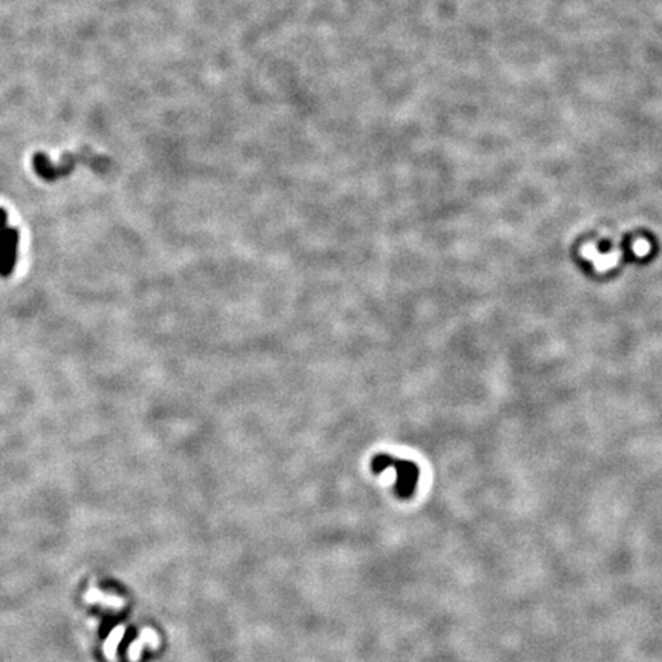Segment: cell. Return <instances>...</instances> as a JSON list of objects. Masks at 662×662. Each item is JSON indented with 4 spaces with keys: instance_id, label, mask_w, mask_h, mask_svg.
Listing matches in <instances>:
<instances>
[{
    "instance_id": "obj_2",
    "label": "cell",
    "mask_w": 662,
    "mask_h": 662,
    "mask_svg": "<svg viewBox=\"0 0 662 662\" xmlns=\"http://www.w3.org/2000/svg\"><path fill=\"white\" fill-rule=\"evenodd\" d=\"M19 239V231L8 226V213L0 207V278H10L14 273Z\"/></svg>"
},
{
    "instance_id": "obj_5",
    "label": "cell",
    "mask_w": 662,
    "mask_h": 662,
    "mask_svg": "<svg viewBox=\"0 0 662 662\" xmlns=\"http://www.w3.org/2000/svg\"><path fill=\"white\" fill-rule=\"evenodd\" d=\"M125 626H117L116 629H114L111 633H109V637H107L106 639V643L103 645V650H105V654H106V658L109 659L111 662H116V658H117V647L120 644V641L123 639L125 637Z\"/></svg>"
},
{
    "instance_id": "obj_4",
    "label": "cell",
    "mask_w": 662,
    "mask_h": 662,
    "mask_svg": "<svg viewBox=\"0 0 662 662\" xmlns=\"http://www.w3.org/2000/svg\"><path fill=\"white\" fill-rule=\"evenodd\" d=\"M85 599L86 603L101 604L105 607H109V609H123L126 604V601L123 598L116 597V595H106V593L97 590L96 587H92V589L86 593Z\"/></svg>"
},
{
    "instance_id": "obj_3",
    "label": "cell",
    "mask_w": 662,
    "mask_h": 662,
    "mask_svg": "<svg viewBox=\"0 0 662 662\" xmlns=\"http://www.w3.org/2000/svg\"><path fill=\"white\" fill-rule=\"evenodd\" d=\"M145 645H151L152 648H157L160 645V639L157 637V633H155L152 629H145L143 632H141L138 639L134 641V643L129 645L127 654H129V659L132 662L140 661L141 650H143Z\"/></svg>"
},
{
    "instance_id": "obj_1",
    "label": "cell",
    "mask_w": 662,
    "mask_h": 662,
    "mask_svg": "<svg viewBox=\"0 0 662 662\" xmlns=\"http://www.w3.org/2000/svg\"><path fill=\"white\" fill-rule=\"evenodd\" d=\"M371 468L374 472H383L385 469H394L397 472V482H396V492L403 498H408L413 495L416 484L418 482V466L413 462L398 460V458L391 457L388 454H379L373 458Z\"/></svg>"
}]
</instances>
